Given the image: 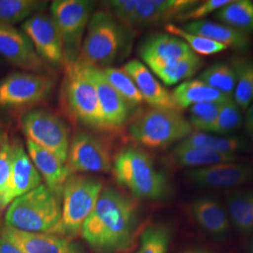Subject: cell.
<instances>
[{
	"label": "cell",
	"instance_id": "cell-1",
	"mask_svg": "<svg viewBox=\"0 0 253 253\" xmlns=\"http://www.w3.org/2000/svg\"><path fill=\"white\" fill-rule=\"evenodd\" d=\"M137 206L123 193L106 188L82 228L84 239L100 253L125 251L134 238Z\"/></svg>",
	"mask_w": 253,
	"mask_h": 253
},
{
	"label": "cell",
	"instance_id": "cell-2",
	"mask_svg": "<svg viewBox=\"0 0 253 253\" xmlns=\"http://www.w3.org/2000/svg\"><path fill=\"white\" fill-rule=\"evenodd\" d=\"M60 195L42 184L13 200L5 215L6 226L21 232L50 234L61 218Z\"/></svg>",
	"mask_w": 253,
	"mask_h": 253
},
{
	"label": "cell",
	"instance_id": "cell-3",
	"mask_svg": "<svg viewBox=\"0 0 253 253\" xmlns=\"http://www.w3.org/2000/svg\"><path fill=\"white\" fill-rule=\"evenodd\" d=\"M116 179L138 198L162 199L168 193V183L143 150L127 147L115 158L113 169Z\"/></svg>",
	"mask_w": 253,
	"mask_h": 253
},
{
	"label": "cell",
	"instance_id": "cell-4",
	"mask_svg": "<svg viewBox=\"0 0 253 253\" xmlns=\"http://www.w3.org/2000/svg\"><path fill=\"white\" fill-rule=\"evenodd\" d=\"M122 27L108 10L92 13L75 63L83 68L100 70L110 67L124 42Z\"/></svg>",
	"mask_w": 253,
	"mask_h": 253
},
{
	"label": "cell",
	"instance_id": "cell-5",
	"mask_svg": "<svg viewBox=\"0 0 253 253\" xmlns=\"http://www.w3.org/2000/svg\"><path fill=\"white\" fill-rule=\"evenodd\" d=\"M192 132L190 121L179 110L150 108L143 110L132 120L128 133L138 145L161 148L185 139Z\"/></svg>",
	"mask_w": 253,
	"mask_h": 253
},
{
	"label": "cell",
	"instance_id": "cell-6",
	"mask_svg": "<svg viewBox=\"0 0 253 253\" xmlns=\"http://www.w3.org/2000/svg\"><path fill=\"white\" fill-rule=\"evenodd\" d=\"M101 190L102 183L97 178L83 174L70 175L61 190L60 221L50 234L77 235L95 208Z\"/></svg>",
	"mask_w": 253,
	"mask_h": 253
},
{
	"label": "cell",
	"instance_id": "cell-7",
	"mask_svg": "<svg viewBox=\"0 0 253 253\" xmlns=\"http://www.w3.org/2000/svg\"><path fill=\"white\" fill-rule=\"evenodd\" d=\"M65 68L63 96L67 108L83 124L105 129L97 90L87 69L75 62L65 65Z\"/></svg>",
	"mask_w": 253,
	"mask_h": 253
},
{
	"label": "cell",
	"instance_id": "cell-8",
	"mask_svg": "<svg viewBox=\"0 0 253 253\" xmlns=\"http://www.w3.org/2000/svg\"><path fill=\"white\" fill-rule=\"evenodd\" d=\"M93 6L92 1L86 0H54L51 4V16L63 39L66 65L78 58Z\"/></svg>",
	"mask_w": 253,
	"mask_h": 253
},
{
	"label": "cell",
	"instance_id": "cell-9",
	"mask_svg": "<svg viewBox=\"0 0 253 253\" xmlns=\"http://www.w3.org/2000/svg\"><path fill=\"white\" fill-rule=\"evenodd\" d=\"M21 127L27 140L54 154L66 163L71 143L70 130L61 118L46 110H34L23 116Z\"/></svg>",
	"mask_w": 253,
	"mask_h": 253
},
{
	"label": "cell",
	"instance_id": "cell-10",
	"mask_svg": "<svg viewBox=\"0 0 253 253\" xmlns=\"http://www.w3.org/2000/svg\"><path fill=\"white\" fill-rule=\"evenodd\" d=\"M53 88V81L46 75L13 73L0 80V108H21L46 99Z\"/></svg>",
	"mask_w": 253,
	"mask_h": 253
},
{
	"label": "cell",
	"instance_id": "cell-11",
	"mask_svg": "<svg viewBox=\"0 0 253 253\" xmlns=\"http://www.w3.org/2000/svg\"><path fill=\"white\" fill-rule=\"evenodd\" d=\"M69 176L80 172H108L113 161L107 145L96 136L77 132L73 136L66 162Z\"/></svg>",
	"mask_w": 253,
	"mask_h": 253
},
{
	"label": "cell",
	"instance_id": "cell-12",
	"mask_svg": "<svg viewBox=\"0 0 253 253\" xmlns=\"http://www.w3.org/2000/svg\"><path fill=\"white\" fill-rule=\"evenodd\" d=\"M22 31L46 64L56 67L66 65L63 39L51 15L44 13L33 15L23 23Z\"/></svg>",
	"mask_w": 253,
	"mask_h": 253
},
{
	"label": "cell",
	"instance_id": "cell-13",
	"mask_svg": "<svg viewBox=\"0 0 253 253\" xmlns=\"http://www.w3.org/2000/svg\"><path fill=\"white\" fill-rule=\"evenodd\" d=\"M0 55L27 73L42 74L46 63L37 54L27 35L15 27L0 25Z\"/></svg>",
	"mask_w": 253,
	"mask_h": 253
},
{
	"label": "cell",
	"instance_id": "cell-14",
	"mask_svg": "<svg viewBox=\"0 0 253 253\" xmlns=\"http://www.w3.org/2000/svg\"><path fill=\"white\" fill-rule=\"evenodd\" d=\"M188 179L202 189H232L253 181V165L227 163L190 169Z\"/></svg>",
	"mask_w": 253,
	"mask_h": 253
},
{
	"label": "cell",
	"instance_id": "cell-15",
	"mask_svg": "<svg viewBox=\"0 0 253 253\" xmlns=\"http://www.w3.org/2000/svg\"><path fill=\"white\" fill-rule=\"evenodd\" d=\"M93 82L100 102L105 129L123 126L129 118L131 106L107 81L100 69L86 68Z\"/></svg>",
	"mask_w": 253,
	"mask_h": 253
},
{
	"label": "cell",
	"instance_id": "cell-16",
	"mask_svg": "<svg viewBox=\"0 0 253 253\" xmlns=\"http://www.w3.org/2000/svg\"><path fill=\"white\" fill-rule=\"evenodd\" d=\"M0 236L24 253H77L75 245L59 235L21 232L6 226L1 230Z\"/></svg>",
	"mask_w": 253,
	"mask_h": 253
},
{
	"label": "cell",
	"instance_id": "cell-17",
	"mask_svg": "<svg viewBox=\"0 0 253 253\" xmlns=\"http://www.w3.org/2000/svg\"><path fill=\"white\" fill-rule=\"evenodd\" d=\"M122 69L133 80L144 101L151 107L178 110L172 93L163 86L145 64L134 59L128 61Z\"/></svg>",
	"mask_w": 253,
	"mask_h": 253
},
{
	"label": "cell",
	"instance_id": "cell-18",
	"mask_svg": "<svg viewBox=\"0 0 253 253\" xmlns=\"http://www.w3.org/2000/svg\"><path fill=\"white\" fill-rule=\"evenodd\" d=\"M192 54L194 53L190 46L183 40L170 34L150 37L141 48V56L150 69L171 63Z\"/></svg>",
	"mask_w": 253,
	"mask_h": 253
},
{
	"label": "cell",
	"instance_id": "cell-19",
	"mask_svg": "<svg viewBox=\"0 0 253 253\" xmlns=\"http://www.w3.org/2000/svg\"><path fill=\"white\" fill-rule=\"evenodd\" d=\"M190 213L202 230L215 237H224L230 232V218L221 203L212 196H200L192 201Z\"/></svg>",
	"mask_w": 253,
	"mask_h": 253
},
{
	"label": "cell",
	"instance_id": "cell-20",
	"mask_svg": "<svg viewBox=\"0 0 253 253\" xmlns=\"http://www.w3.org/2000/svg\"><path fill=\"white\" fill-rule=\"evenodd\" d=\"M11 195L15 200L42 184V176L32 163L23 144L16 140L12 144Z\"/></svg>",
	"mask_w": 253,
	"mask_h": 253
},
{
	"label": "cell",
	"instance_id": "cell-21",
	"mask_svg": "<svg viewBox=\"0 0 253 253\" xmlns=\"http://www.w3.org/2000/svg\"><path fill=\"white\" fill-rule=\"evenodd\" d=\"M183 29L192 34L205 37L208 40L226 46L227 48L231 47L238 52L247 51L252 43L249 34L238 31L226 25L207 20L191 21L187 23Z\"/></svg>",
	"mask_w": 253,
	"mask_h": 253
},
{
	"label": "cell",
	"instance_id": "cell-22",
	"mask_svg": "<svg viewBox=\"0 0 253 253\" xmlns=\"http://www.w3.org/2000/svg\"><path fill=\"white\" fill-rule=\"evenodd\" d=\"M27 149L38 172L44 178L46 186L55 192L61 193L64 183L69 177L66 163L54 154L29 140H27Z\"/></svg>",
	"mask_w": 253,
	"mask_h": 253
},
{
	"label": "cell",
	"instance_id": "cell-23",
	"mask_svg": "<svg viewBox=\"0 0 253 253\" xmlns=\"http://www.w3.org/2000/svg\"><path fill=\"white\" fill-rule=\"evenodd\" d=\"M172 99L177 109H188L194 104L207 101H226L230 98L207 84L196 80H187L179 84L172 92Z\"/></svg>",
	"mask_w": 253,
	"mask_h": 253
},
{
	"label": "cell",
	"instance_id": "cell-24",
	"mask_svg": "<svg viewBox=\"0 0 253 253\" xmlns=\"http://www.w3.org/2000/svg\"><path fill=\"white\" fill-rule=\"evenodd\" d=\"M227 213L231 223L241 235L253 232V190H235L226 197Z\"/></svg>",
	"mask_w": 253,
	"mask_h": 253
},
{
	"label": "cell",
	"instance_id": "cell-25",
	"mask_svg": "<svg viewBox=\"0 0 253 253\" xmlns=\"http://www.w3.org/2000/svg\"><path fill=\"white\" fill-rule=\"evenodd\" d=\"M171 160L177 166L194 169L220 163H235L238 160V156L234 153H219L177 145L171 153Z\"/></svg>",
	"mask_w": 253,
	"mask_h": 253
},
{
	"label": "cell",
	"instance_id": "cell-26",
	"mask_svg": "<svg viewBox=\"0 0 253 253\" xmlns=\"http://www.w3.org/2000/svg\"><path fill=\"white\" fill-rule=\"evenodd\" d=\"M184 147L207 149L219 153L236 154L246 150L248 143L241 137L210 135L206 132L192 131L178 144Z\"/></svg>",
	"mask_w": 253,
	"mask_h": 253
},
{
	"label": "cell",
	"instance_id": "cell-27",
	"mask_svg": "<svg viewBox=\"0 0 253 253\" xmlns=\"http://www.w3.org/2000/svg\"><path fill=\"white\" fill-rule=\"evenodd\" d=\"M218 21L246 34L253 32V2L235 0L216 11Z\"/></svg>",
	"mask_w": 253,
	"mask_h": 253
},
{
	"label": "cell",
	"instance_id": "cell-28",
	"mask_svg": "<svg viewBox=\"0 0 253 253\" xmlns=\"http://www.w3.org/2000/svg\"><path fill=\"white\" fill-rule=\"evenodd\" d=\"M48 2L40 0H0V25L12 27L38 13H42Z\"/></svg>",
	"mask_w": 253,
	"mask_h": 253
},
{
	"label": "cell",
	"instance_id": "cell-29",
	"mask_svg": "<svg viewBox=\"0 0 253 253\" xmlns=\"http://www.w3.org/2000/svg\"><path fill=\"white\" fill-rule=\"evenodd\" d=\"M202 66V60L196 54H192L173 61L150 69L166 85H173L187 81L197 73Z\"/></svg>",
	"mask_w": 253,
	"mask_h": 253
},
{
	"label": "cell",
	"instance_id": "cell-30",
	"mask_svg": "<svg viewBox=\"0 0 253 253\" xmlns=\"http://www.w3.org/2000/svg\"><path fill=\"white\" fill-rule=\"evenodd\" d=\"M230 65L236 76L233 100L241 111L246 112L253 101V79L250 69V59L235 55L231 58Z\"/></svg>",
	"mask_w": 253,
	"mask_h": 253
},
{
	"label": "cell",
	"instance_id": "cell-31",
	"mask_svg": "<svg viewBox=\"0 0 253 253\" xmlns=\"http://www.w3.org/2000/svg\"><path fill=\"white\" fill-rule=\"evenodd\" d=\"M199 80L220 93L233 97L236 76L230 64L215 63L211 65L201 73Z\"/></svg>",
	"mask_w": 253,
	"mask_h": 253
},
{
	"label": "cell",
	"instance_id": "cell-32",
	"mask_svg": "<svg viewBox=\"0 0 253 253\" xmlns=\"http://www.w3.org/2000/svg\"><path fill=\"white\" fill-rule=\"evenodd\" d=\"M101 72L110 84L118 91L131 107L138 106L144 102L143 97L138 90L134 82L123 69L108 67L102 69Z\"/></svg>",
	"mask_w": 253,
	"mask_h": 253
},
{
	"label": "cell",
	"instance_id": "cell-33",
	"mask_svg": "<svg viewBox=\"0 0 253 253\" xmlns=\"http://www.w3.org/2000/svg\"><path fill=\"white\" fill-rule=\"evenodd\" d=\"M12 146L5 134L0 145V210L7 208L13 201L11 195Z\"/></svg>",
	"mask_w": 253,
	"mask_h": 253
},
{
	"label": "cell",
	"instance_id": "cell-34",
	"mask_svg": "<svg viewBox=\"0 0 253 253\" xmlns=\"http://www.w3.org/2000/svg\"><path fill=\"white\" fill-rule=\"evenodd\" d=\"M165 30L168 34L172 36L178 37L183 40L188 45L190 46L191 51L194 54L200 55H212L218 54L222 51H225L228 48L226 46L217 43L211 40H208L205 37L198 36L184 30L182 27H177L172 24H167L165 26Z\"/></svg>",
	"mask_w": 253,
	"mask_h": 253
},
{
	"label": "cell",
	"instance_id": "cell-35",
	"mask_svg": "<svg viewBox=\"0 0 253 253\" xmlns=\"http://www.w3.org/2000/svg\"><path fill=\"white\" fill-rule=\"evenodd\" d=\"M225 101H207L190 107V123L200 132H212L222 103Z\"/></svg>",
	"mask_w": 253,
	"mask_h": 253
},
{
	"label": "cell",
	"instance_id": "cell-36",
	"mask_svg": "<svg viewBox=\"0 0 253 253\" xmlns=\"http://www.w3.org/2000/svg\"><path fill=\"white\" fill-rule=\"evenodd\" d=\"M171 240L170 229L155 224L147 227L141 235V242L135 253H167Z\"/></svg>",
	"mask_w": 253,
	"mask_h": 253
},
{
	"label": "cell",
	"instance_id": "cell-37",
	"mask_svg": "<svg viewBox=\"0 0 253 253\" xmlns=\"http://www.w3.org/2000/svg\"><path fill=\"white\" fill-rule=\"evenodd\" d=\"M242 124V111L233 98H230L222 103L212 132L220 135H227L235 132V130L241 127Z\"/></svg>",
	"mask_w": 253,
	"mask_h": 253
},
{
	"label": "cell",
	"instance_id": "cell-38",
	"mask_svg": "<svg viewBox=\"0 0 253 253\" xmlns=\"http://www.w3.org/2000/svg\"><path fill=\"white\" fill-rule=\"evenodd\" d=\"M166 21L156 0H136L135 9L128 27H144Z\"/></svg>",
	"mask_w": 253,
	"mask_h": 253
},
{
	"label": "cell",
	"instance_id": "cell-39",
	"mask_svg": "<svg viewBox=\"0 0 253 253\" xmlns=\"http://www.w3.org/2000/svg\"><path fill=\"white\" fill-rule=\"evenodd\" d=\"M108 11L123 27H128L135 9L136 0H112L105 2Z\"/></svg>",
	"mask_w": 253,
	"mask_h": 253
},
{
	"label": "cell",
	"instance_id": "cell-40",
	"mask_svg": "<svg viewBox=\"0 0 253 253\" xmlns=\"http://www.w3.org/2000/svg\"><path fill=\"white\" fill-rule=\"evenodd\" d=\"M232 1L233 0H207L205 2H202L201 4L196 5L194 8L183 14L178 19L190 20V22L203 20V18L207 17L212 12L217 11L218 9L226 6L227 4L231 3Z\"/></svg>",
	"mask_w": 253,
	"mask_h": 253
},
{
	"label": "cell",
	"instance_id": "cell-41",
	"mask_svg": "<svg viewBox=\"0 0 253 253\" xmlns=\"http://www.w3.org/2000/svg\"><path fill=\"white\" fill-rule=\"evenodd\" d=\"M245 130L247 135L253 142V102L246 111L244 120Z\"/></svg>",
	"mask_w": 253,
	"mask_h": 253
},
{
	"label": "cell",
	"instance_id": "cell-42",
	"mask_svg": "<svg viewBox=\"0 0 253 253\" xmlns=\"http://www.w3.org/2000/svg\"><path fill=\"white\" fill-rule=\"evenodd\" d=\"M0 253H24L16 246L0 236Z\"/></svg>",
	"mask_w": 253,
	"mask_h": 253
},
{
	"label": "cell",
	"instance_id": "cell-43",
	"mask_svg": "<svg viewBox=\"0 0 253 253\" xmlns=\"http://www.w3.org/2000/svg\"><path fill=\"white\" fill-rule=\"evenodd\" d=\"M211 253L208 252V251H205V250H191V251H187L185 253Z\"/></svg>",
	"mask_w": 253,
	"mask_h": 253
},
{
	"label": "cell",
	"instance_id": "cell-44",
	"mask_svg": "<svg viewBox=\"0 0 253 253\" xmlns=\"http://www.w3.org/2000/svg\"><path fill=\"white\" fill-rule=\"evenodd\" d=\"M250 69H251V73H252L253 79V60H251V59H250Z\"/></svg>",
	"mask_w": 253,
	"mask_h": 253
},
{
	"label": "cell",
	"instance_id": "cell-45",
	"mask_svg": "<svg viewBox=\"0 0 253 253\" xmlns=\"http://www.w3.org/2000/svg\"><path fill=\"white\" fill-rule=\"evenodd\" d=\"M4 136H5V134H4V132L2 131V129L0 128V145H1V143H2V141H3V138H4Z\"/></svg>",
	"mask_w": 253,
	"mask_h": 253
},
{
	"label": "cell",
	"instance_id": "cell-46",
	"mask_svg": "<svg viewBox=\"0 0 253 253\" xmlns=\"http://www.w3.org/2000/svg\"><path fill=\"white\" fill-rule=\"evenodd\" d=\"M250 253H253V245H252V248H251V252H250Z\"/></svg>",
	"mask_w": 253,
	"mask_h": 253
}]
</instances>
